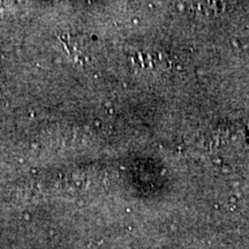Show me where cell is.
Instances as JSON below:
<instances>
[{"mask_svg": "<svg viewBox=\"0 0 249 249\" xmlns=\"http://www.w3.org/2000/svg\"><path fill=\"white\" fill-rule=\"evenodd\" d=\"M1 85H2V76H1V73H0V88H1Z\"/></svg>", "mask_w": 249, "mask_h": 249, "instance_id": "1", "label": "cell"}]
</instances>
